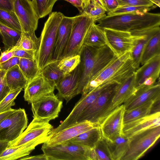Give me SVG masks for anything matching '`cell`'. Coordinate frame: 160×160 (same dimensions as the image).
I'll return each mask as SVG.
<instances>
[{"instance_id":"cell-1","label":"cell","mask_w":160,"mask_h":160,"mask_svg":"<svg viewBox=\"0 0 160 160\" xmlns=\"http://www.w3.org/2000/svg\"><path fill=\"white\" fill-rule=\"evenodd\" d=\"M79 55L80 75L75 97L81 94L87 83L116 56L107 45L100 48L83 45Z\"/></svg>"},{"instance_id":"cell-2","label":"cell","mask_w":160,"mask_h":160,"mask_svg":"<svg viewBox=\"0 0 160 160\" xmlns=\"http://www.w3.org/2000/svg\"><path fill=\"white\" fill-rule=\"evenodd\" d=\"M102 28L128 32L135 35L145 34L160 26L159 13H131L106 15L98 22Z\"/></svg>"},{"instance_id":"cell-3","label":"cell","mask_w":160,"mask_h":160,"mask_svg":"<svg viewBox=\"0 0 160 160\" xmlns=\"http://www.w3.org/2000/svg\"><path fill=\"white\" fill-rule=\"evenodd\" d=\"M136 70L133 66L131 52L116 56L87 83L81 94H86L104 84L114 82L121 84Z\"/></svg>"},{"instance_id":"cell-4","label":"cell","mask_w":160,"mask_h":160,"mask_svg":"<svg viewBox=\"0 0 160 160\" xmlns=\"http://www.w3.org/2000/svg\"><path fill=\"white\" fill-rule=\"evenodd\" d=\"M64 15L60 12H52L49 16L40 37L39 48L36 58L41 72L52 61V53L58 30Z\"/></svg>"},{"instance_id":"cell-5","label":"cell","mask_w":160,"mask_h":160,"mask_svg":"<svg viewBox=\"0 0 160 160\" xmlns=\"http://www.w3.org/2000/svg\"><path fill=\"white\" fill-rule=\"evenodd\" d=\"M48 160H90L91 148L67 141L58 144L41 148Z\"/></svg>"},{"instance_id":"cell-6","label":"cell","mask_w":160,"mask_h":160,"mask_svg":"<svg viewBox=\"0 0 160 160\" xmlns=\"http://www.w3.org/2000/svg\"><path fill=\"white\" fill-rule=\"evenodd\" d=\"M160 126L149 128L128 138L129 149L122 160H137L143 157L159 138Z\"/></svg>"},{"instance_id":"cell-7","label":"cell","mask_w":160,"mask_h":160,"mask_svg":"<svg viewBox=\"0 0 160 160\" xmlns=\"http://www.w3.org/2000/svg\"><path fill=\"white\" fill-rule=\"evenodd\" d=\"M120 84L117 82L113 83L104 90L95 100L82 112L78 117L76 124L87 121L96 125L99 126Z\"/></svg>"},{"instance_id":"cell-8","label":"cell","mask_w":160,"mask_h":160,"mask_svg":"<svg viewBox=\"0 0 160 160\" xmlns=\"http://www.w3.org/2000/svg\"><path fill=\"white\" fill-rule=\"evenodd\" d=\"M94 20L80 14L74 17L72 28L68 44L62 56L63 58L80 55L86 33Z\"/></svg>"},{"instance_id":"cell-9","label":"cell","mask_w":160,"mask_h":160,"mask_svg":"<svg viewBox=\"0 0 160 160\" xmlns=\"http://www.w3.org/2000/svg\"><path fill=\"white\" fill-rule=\"evenodd\" d=\"M49 122L33 118L19 137L9 143L8 147H17L29 142H33L38 145L45 143L50 137L54 129Z\"/></svg>"},{"instance_id":"cell-10","label":"cell","mask_w":160,"mask_h":160,"mask_svg":"<svg viewBox=\"0 0 160 160\" xmlns=\"http://www.w3.org/2000/svg\"><path fill=\"white\" fill-rule=\"evenodd\" d=\"M25 110L16 109L0 123V140L8 142L17 139L28 127Z\"/></svg>"},{"instance_id":"cell-11","label":"cell","mask_w":160,"mask_h":160,"mask_svg":"<svg viewBox=\"0 0 160 160\" xmlns=\"http://www.w3.org/2000/svg\"><path fill=\"white\" fill-rule=\"evenodd\" d=\"M33 118L49 122L58 117L62 101L54 92L44 96L31 103Z\"/></svg>"},{"instance_id":"cell-12","label":"cell","mask_w":160,"mask_h":160,"mask_svg":"<svg viewBox=\"0 0 160 160\" xmlns=\"http://www.w3.org/2000/svg\"><path fill=\"white\" fill-rule=\"evenodd\" d=\"M103 28L107 45L117 57L120 56L127 52H131L137 40L147 33L135 35L129 32Z\"/></svg>"},{"instance_id":"cell-13","label":"cell","mask_w":160,"mask_h":160,"mask_svg":"<svg viewBox=\"0 0 160 160\" xmlns=\"http://www.w3.org/2000/svg\"><path fill=\"white\" fill-rule=\"evenodd\" d=\"M112 83H108L101 85L86 94L82 95L81 98L75 104L67 118L59 126L53 129L51 136L76 124L78 117L82 112Z\"/></svg>"},{"instance_id":"cell-14","label":"cell","mask_w":160,"mask_h":160,"mask_svg":"<svg viewBox=\"0 0 160 160\" xmlns=\"http://www.w3.org/2000/svg\"><path fill=\"white\" fill-rule=\"evenodd\" d=\"M14 12L19 22L22 32H35L39 18L30 0H13Z\"/></svg>"},{"instance_id":"cell-15","label":"cell","mask_w":160,"mask_h":160,"mask_svg":"<svg viewBox=\"0 0 160 160\" xmlns=\"http://www.w3.org/2000/svg\"><path fill=\"white\" fill-rule=\"evenodd\" d=\"M125 106L122 104L117 108L101 122L100 127L102 137L111 139L123 133Z\"/></svg>"},{"instance_id":"cell-16","label":"cell","mask_w":160,"mask_h":160,"mask_svg":"<svg viewBox=\"0 0 160 160\" xmlns=\"http://www.w3.org/2000/svg\"><path fill=\"white\" fill-rule=\"evenodd\" d=\"M55 86L49 82L41 72L28 82L24 88V98L29 104L53 92Z\"/></svg>"},{"instance_id":"cell-17","label":"cell","mask_w":160,"mask_h":160,"mask_svg":"<svg viewBox=\"0 0 160 160\" xmlns=\"http://www.w3.org/2000/svg\"><path fill=\"white\" fill-rule=\"evenodd\" d=\"M160 84L159 79L153 85L140 86L134 94L123 104L125 110L132 109L147 102L152 100H160Z\"/></svg>"},{"instance_id":"cell-18","label":"cell","mask_w":160,"mask_h":160,"mask_svg":"<svg viewBox=\"0 0 160 160\" xmlns=\"http://www.w3.org/2000/svg\"><path fill=\"white\" fill-rule=\"evenodd\" d=\"M73 17L64 16L59 26L52 53V60H60L68 44L72 31Z\"/></svg>"},{"instance_id":"cell-19","label":"cell","mask_w":160,"mask_h":160,"mask_svg":"<svg viewBox=\"0 0 160 160\" xmlns=\"http://www.w3.org/2000/svg\"><path fill=\"white\" fill-rule=\"evenodd\" d=\"M134 72L121 84L104 113L100 122L117 108L123 104L134 93Z\"/></svg>"},{"instance_id":"cell-20","label":"cell","mask_w":160,"mask_h":160,"mask_svg":"<svg viewBox=\"0 0 160 160\" xmlns=\"http://www.w3.org/2000/svg\"><path fill=\"white\" fill-rule=\"evenodd\" d=\"M80 75L78 65L70 72L66 74L55 85L58 91L56 95L60 99H64L67 102L75 97L74 93Z\"/></svg>"},{"instance_id":"cell-21","label":"cell","mask_w":160,"mask_h":160,"mask_svg":"<svg viewBox=\"0 0 160 160\" xmlns=\"http://www.w3.org/2000/svg\"><path fill=\"white\" fill-rule=\"evenodd\" d=\"M160 126V112L156 111L124 124L123 132L128 138L146 129Z\"/></svg>"},{"instance_id":"cell-22","label":"cell","mask_w":160,"mask_h":160,"mask_svg":"<svg viewBox=\"0 0 160 160\" xmlns=\"http://www.w3.org/2000/svg\"><path fill=\"white\" fill-rule=\"evenodd\" d=\"M134 72L136 89L148 79L156 81L160 78V55H156L148 60Z\"/></svg>"},{"instance_id":"cell-23","label":"cell","mask_w":160,"mask_h":160,"mask_svg":"<svg viewBox=\"0 0 160 160\" xmlns=\"http://www.w3.org/2000/svg\"><path fill=\"white\" fill-rule=\"evenodd\" d=\"M96 126L87 121L77 123L52 135L43 143L52 145L64 142Z\"/></svg>"},{"instance_id":"cell-24","label":"cell","mask_w":160,"mask_h":160,"mask_svg":"<svg viewBox=\"0 0 160 160\" xmlns=\"http://www.w3.org/2000/svg\"><path fill=\"white\" fill-rule=\"evenodd\" d=\"M102 138L107 145L111 160H122L129 149L128 138L123 132L111 139Z\"/></svg>"},{"instance_id":"cell-25","label":"cell","mask_w":160,"mask_h":160,"mask_svg":"<svg viewBox=\"0 0 160 160\" xmlns=\"http://www.w3.org/2000/svg\"><path fill=\"white\" fill-rule=\"evenodd\" d=\"M102 137L99 126L84 132L68 141L81 146L92 148Z\"/></svg>"},{"instance_id":"cell-26","label":"cell","mask_w":160,"mask_h":160,"mask_svg":"<svg viewBox=\"0 0 160 160\" xmlns=\"http://www.w3.org/2000/svg\"><path fill=\"white\" fill-rule=\"evenodd\" d=\"M83 45L100 48L107 45L105 33L102 28L95 22L88 29L84 38Z\"/></svg>"},{"instance_id":"cell-27","label":"cell","mask_w":160,"mask_h":160,"mask_svg":"<svg viewBox=\"0 0 160 160\" xmlns=\"http://www.w3.org/2000/svg\"><path fill=\"white\" fill-rule=\"evenodd\" d=\"M160 55V30L149 38L142 50L140 58V64H144L153 57Z\"/></svg>"},{"instance_id":"cell-28","label":"cell","mask_w":160,"mask_h":160,"mask_svg":"<svg viewBox=\"0 0 160 160\" xmlns=\"http://www.w3.org/2000/svg\"><path fill=\"white\" fill-rule=\"evenodd\" d=\"M5 77L7 84L11 90L18 88L24 89L28 82L18 65H16L7 71Z\"/></svg>"},{"instance_id":"cell-29","label":"cell","mask_w":160,"mask_h":160,"mask_svg":"<svg viewBox=\"0 0 160 160\" xmlns=\"http://www.w3.org/2000/svg\"><path fill=\"white\" fill-rule=\"evenodd\" d=\"M157 101L151 100L132 109L125 110L123 116V124L150 114L154 104Z\"/></svg>"},{"instance_id":"cell-30","label":"cell","mask_w":160,"mask_h":160,"mask_svg":"<svg viewBox=\"0 0 160 160\" xmlns=\"http://www.w3.org/2000/svg\"><path fill=\"white\" fill-rule=\"evenodd\" d=\"M159 30H160V26L156 27L143 35L136 41L131 52L133 66L136 70L139 68L141 55L146 43L151 37Z\"/></svg>"},{"instance_id":"cell-31","label":"cell","mask_w":160,"mask_h":160,"mask_svg":"<svg viewBox=\"0 0 160 160\" xmlns=\"http://www.w3.org/2000/svg\"><path fill=\"white\" fill-rule=\"evenodd\" d=\"M106 12L100 0H89L80 13L92 18L96 22L106 16Z\"/></svg>"},{"instance_id":"cell-32","label":"cell","mask_w":160,"mask_h":160,"mask_svg":"<svg viewBox=\"0 0 160 160\" xmlns=\"http://www.w3.org/2000/svg\"><path fill=\"white\" fill-rule=\"evenodd\" d=\"M22 32L0 23V34L5 51H9L17 45L20 40Z\"/></svg>"},{"instance_id":"cell-33","label":"cell","mask_w":160,"mask_h":160,"mask_svg":"<svg viewBox=\"0 0 160 160\" xmlns=\"http://www.w3.org/2000/svg\"><path fill=\"white\" fill-rule=\"evenodd\" d=\"M40 43V38H38L35 32H22L20 40L17 45L12 49H22L38 52Z\"/></svg>"},{"instance_id":"cell-34","label":"cell","mask_w":160,"mask_h":160,"mask_svg":"<svg viewBox=\"0 0 160 160\" xmlns=\"http://www.w3.org/2000/svg\"><path fill=\"white\" fill-rule=\"evenodd\" d=\"M18 66L28 82L41 72L38 67L36 58H20Z\"/></svg>"},{"instance_id":"cell-35","label":"cell","mask_w":160,"mask_h":160,"mask_svg":"<svg viewBox=\"0 0 160 160\" xmlns=\"http://www.w3.org/2000/svg\"><path fill=\"white\" fill-rule=\"evenodd\" d=\"M58 62L52 61L41 71L43 76L55 86L56 84L66 74L58 68Z\"/></svg>"},{"instance_id":"cell-36","label":"cell","mask_w":160,"mask_h":160,"mask_svg":"<svg viewBox=\"0 0 160 160\" xmlns=\"http://www.w3.org/2000/svg\"><path fill=\"white\" fill-rule=\"evenodd\" d=\"M58 0H32L34 10L39 19L45 17L52 12L55 2Z\"/></svg>"},{"instance_id":"cell-37","label":"cell","mask_w":160,"mask_h":160,"mask_svg":"<svg viewBox=\"0 0 160 160\" xmlns=\"http://www.w3.org/2000/svg\"><path fill=\"white\" fill-rule=\"evenodd\" d=\"M0 23L22 32L19 22L14 11L0 9Z\"/></svg>"},{"instance_id":"cell-38","label":"cell","mask_w":160,"mask_h":160,"mask_svg":"<svg viewBox=\"0 0 160 160\" xmlns=\"http://www.w3.org/2000/svg\"><path fill=\"white\" fill-rule=\"evenodd\" d=\"M156 7L155 6H118L113 11L108 13V16L131 13H145Z\"/></svg>"},{"instance_id":"cell-39","label":"cell","mask_w":160,"mask_h":160,"mask_svg":"<svg viewBox=\"0 0 160 160\" xmlns=\"http://www.w3.org/2000/svg\"><path fill=\"white\" fill-rule=\"evenodd\" d=\"M90 160H111L108 149L102 137L95 146L91 148Z\"/></svg>"},{"instance_id":"cell-40","label":"cell","mask_w":160,"mask_h":160,"mask_svg":"<svg viewBox=\"0 0 160 160\" xmlns=\"http://www.w3.org/2000/svg\"><path fill=\"white\" fill-rule=\"evenodd\" d=\"M80 62L79 55L63 58L58 62V66L59 69L65 74L68 73L79 64Z\"/></svg>"},{"instance_id":"cell-41","label":"cell","mask_w":160,"mask_h":160,"mask_svg":"<svg viewBox=\"0 0 160 160\" xmlns=\"http://www.w3.org/2000/svg\"><path fill=\"white\" fill-rule=\"evenodd\" d=\"M22 89L18 88L10 90L9 93L0 102V113L9 111L15 104L14 100Z\"/></svg>"},{"instance_id":"cell-42","label":"cell","mask_w":160,"mask_h":160,"mask_svg":"<svg viewBox=\"0 0 160 160\" xmlns=\"http://www.w3.org/2000/svg\"><path fill=\"white\" fill-rule=\"evenodd\" d=\"M6 71L0 69V102L11 90L6 81L5 75Z\"/></svg>"},{"instance_id":"cell-43","label":"cell","mask_w":160,"mask_h":160,"mask_svg":"<svg viewBox=\"0 0 160 160\" xmlns=\"http://www.w3.org/2000/svg\"><path fill=\"white\" fill-rule=\"evenodd\" d=\"M117 0L119 4V6H155L153 3L150 0Z\"/></svg>"},{"instance_id":"cell-44","label":"cell","mask_w":160,"mask_h":160,"mask_svg":"<svg viewBox=\"0 0 160 160\" xmlns=\"http://www.w3.org/2000/svg\"><path fill=\"white\" fill-rule=\"evenodd\" d=\"M37 52L32 50L22 49L14 50V56L22 58L34 59L36 58Z\"/></svg>"},{"instance_id":"cell-45","label":"cell","mask_w":160,"mask_h":160,"mask_svg":"<svg viewBox=\"0 0 160 160\" xmlns=\"http://www.w3.org/2000/svg\"><path fill=\"white\" fill-rule=\"evenodd\" d=\"M20 58L13 56L7 61L0 63V69L7 71L16 65H18Z\"/></svg>"},{"instance_id":"cell-46","label":"cell","mask_w":160,"mask_h":160,"mask_svg":"<svg viewBox=\"0 0 160 160\" xmlns=\"http://www.w3.org/2000/svg\"><path fill=\"white\" fill-rule=\"evenodd\" d=\"M100 1L108 13L113 11L119 6L117 0H100Z\"/></svg>"},{"instance_id":"cell-47","label":"cell","mask_w":160,"mask_h":160,"mask_svg":"<svg viewBox=\"0 0 160 160\" xmlns=\"http://www.w3.org/2000/svg\"><path fill=\"white\" fill-rule=\"evenodd\" d=\"M0 9L14 11L13 0H0Z\"/></svg>"},{"instance_id":"cell-48","label":"cell","mask_w":160,"mask_h":160,"mask_svg":"<svg viewBox=\"0 0 160 160\" xmlns=\"http://www.w3.org/2000/svg\"><path fill=\"white\" fill-rule=\"evenodd\" d=\"M14 54V50L12 49L2 52L0 55V63L5 62L13 57Z\"/></svg>"},{"instance_id":"cell-49","label":"cell","mask_w":160,"mask_h":160,"mask_svg":"<svg viewBox=\"0 0 160 160\" xmlns=\"http://www.w3.org/2000/svg\"><path fill=\"white\" fill-rule=\"evenodd\" d=\"M20 160H48L45 155L43 153L42 154L33 156H26L22 158Z\"/></svg>"},{"instance_id":"cell-50","label":"cell","mask_w":160,"mask_h":160,"mask_svg":"<svg viewBox=\"0 0 160 160\" xmlns=\"http://www.w3.org/2000/svg\"><path fill=\"white\" fill-rule=\"evenodd\" d=\"M66 1L73 5L76 7L79 10L80 13L82 11L83 7V4L81 0H64Z\"/></svg>"},{"instance_id":"cell-51","label":"cell","mask_w":160,"mask_h":160,"mask_svg":"<svg viewBox=\"0 0 160 160\" xmlns=\"http://www.w3.org/2000/svg\"><path fill=\"white\" fill-rule=\"evenodd\" d=\"M16 109H12L7 111L0 113V123L5 118L14 112Z\"/></svg>"},{"instance_id":"cell-52","label":"cell","mask_w":160,"mask_h":160,"mask_svg":"<svg viewBox=\"0 0 160 160\" xmlns=\"http://www.w3.org/2000/svg\"><path fill=\"white\" fill-rule=\"evenodd\" d=\"M9 142L0 140V155L8 147Z\"/></svg>"},{"instance_id":"cell-53","label":"cell","mask_w":160,"mask_h":160,"mask_svg":"<svg viewBox=\"0 0 160 160\" xmlns=\"http://www.w3.org/2000/svg\"><path fill=\"white\" fill-rule=\"evenodd\" d=\"M151 0L156 7H160V0Z\"/></svg>"},{"instance_id":"cell-54","label":"cell","mask_w":160,"mask_h":160,"mask_svg":"<svg viewBox=\"0 0 160 160\" xmlns=\"http://www.w3.org/2000/svg\"><path fill=\"white\" fill-rule=\"evenodd\" d=\"M83 4V6L85 5L89 0H81Z\"/></svg>"}]
</instances>
